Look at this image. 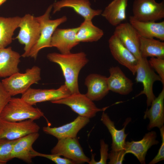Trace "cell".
<instances>
[{"mask_svg":"<svg viewBox=\"0 0 164 164\" xmlns=\"http://www.w3.org/2000/svg\"><path fill=\"white\" fill-rule=\"evenodd\" d=\"M47 58L60 67L65 79L64 84L71 94L79 93L78 75L88 62L86 54L83 52L66 54L54 52L48 54Z\"/></svg>","mask_w":164,"mask_h":164,"instance_id":"obj_1","label":"cell"},{"mask_svg":"<svg viewBox=\"0 0 164 164\" xmlns=\"http://www.w3.org/2000/svg\"><path fill=\"white\" fill-rule=\"evenodd\" d=\"M44 116L43 113L21 98L12 97L3 108L0 118L7 121H19L27 119L34 120Z\"/></svg>","mask_w":164,"mask_h":164,"instance_id":"obj_2","label":"cell"},{"mask_svg":"<svg viewBox=\"0 0 164 164\" xmlns=\"http://www.w3.org/2000/svg\"><path fill=\"white\" fill-rule=\"evenodd\" d=\"M53 8L52 5L47 9L42 15L36 17L40 26V34L37 42L31 50L28 57L36 60L39 51L42 49L52 47L51 41L53 33L60 25L66 22V16L54 20L50 19V13Z\"/></svg>","mask_w":164,"mask_h":164,"instance_id":"obj_3","label":"cell"},{"mask_svg":"<svg viewBox=\"0 0 164 164\" xmlns=\"http://www.w3.org/2000/svg\"><path fill=\"white\" fill-rule=\"evenodd\" d=\"M40 68L34 66L26 69L25 73H16L2 80L1 82L6 91L12 96L26 91L30 86L41 80Z\"/></svg>","mask_w":164,"mask_h":164,"instance_id":"obj_4","label":"cell"},{"mask_svg":"<svg viewBox=\"0 0 164 164\" xmlns=\"http://www.w3.org/2000/svg\"><path fill=\"white\" fill-rule=\"evenodd\" d=\"M19 27L20 30L15 39L24 45V52L21 56L24 58L28 57L31 50L39 38L40 24L36 17L27 14L21 17Z\"/></svg>","mask_w":164,"mask_h":164,"instance_id":"obj_5","label":"cell"},{"mask_svg":"<svg viewBox=\"0 0 164 164\" xmlns=\"http://www.w3.org/2000/svg\"><path fill=\"white\" fill-rule=\"evenodd\" d=\"M93 101L85 94L79 92L71 94L66 97L51 102L67 105L79 115L90 119L94 117L98 112L104 111L108 108H98Z\"/></svg>","mask_w":164,"mask_h":164,"instance_id":"obj_6","label":"cell"},{"mask_svg":"<svg viewBox=\"0 0 164 164\" xmlns=\"http://www.w3.org/2000/svg\"><path fill=\"white\" fill-rule=\"evenodd\" d=\"M135 80L137 82L141 83L143 89L135 97L142 94H145L147 97V107L150 106L152 101L155 98L153 93V87L156 81L162 80L150 65L147 58L142 57L138 60L136 71Z\"/></svg>","mask_w":164,"mask_h":164,"instance_id":"obj_7","label":"cell"},{"mask_svg":"<svg viewBox=\"0 0 164 164\" xmlns=\"http://www.w3.org/2000/svg\"><path fill=\"white\" fill-rule=\"evenodd\" d=\"M39 125L32 119L11 121L0 118V139L14 140L29 134L38 132Z\"/></svg>","mask_w":164,"mask_h":164,"instance_id":"obj_8","label":"cell"},{"mask_svg":"<svg viewBox=\"0 0 164 164\" xmlns=\"http://www.w3.org/2000/svg\"><path fill=\"white\" fill-rule=\"evenodd\" d=\"M51 151V154L63 156L74 164L88 163L91 159L84 154L77 137H68L58 139Z\"/></svg>","mask_w":164,"mask_h":164,"instance_id":"obj_9","label":"cell"},{"mask_svg":"<svg viewBox=\"0 0 164 164\" xmlns=\"http://www.w3.org/2000/svg\"><path fill=\"white\" fill-rule=\"evenodd\" d=\"M133 18L141 21L155 22L164 18V2L155 0H134L132 6Z\"/></svg>","mask_w":164,"mask_h":164,"instance_id":"obj_10","label":"cell"},{"mask_svg":"<svg viewBox=\"0 0 164 164\" xmlns=\"http://www.w3.org/2000/svg\"><path fill=\"white\" fill-rule=\"evenodd\" d=\"M71 93L65 84L57 89H40L29 88L22 94L21 98L33 105L38 103L59 100L66 97Z\"/></svg>","mask_w":164,"mask_h":164,"instance_id":"obj_11","label":"cell"},{"mask_svg":"<svg viewBox=\"0 0 164 164\" xmlns=\"http://www.w3.org/2000/svg\"><path fill=\"white\" fill-rule=\"evenodd\" d=\"M113 35L138 60L141 59L139 49L140 36L129 23H121L116 26Z\"/></svg>","mask_w":164,"mask_h":164,"instance_id":"obj_12","label":"cell"},{"mask_svg":"<svg viewBox=\"0 0 164 164\" xmlns=\"http://www.w3.org/2000/svg\"><path fill=\"white\" fill-rule=\"evenodd\" d=\"M109 48L113 58L118 63L135 74L138 60L114 35L108 40Z\"/></svg>","mask_w":164,"mask_h":164,"instance_id":"obj_13","label":"cell"},{"mask_svg":"<svg viewBox=\"0 0 164 164\" xmlns=\"http://www.w3.org/2000/svg\"><path fill=\"white\" fill-rule=\"evenodd\" d=\"M78 29L79 27L67 29L57 28L52 36V47L56 48L62 54L70 53L72 49L80 43L76 37Z\"/></svg>","mask_w":164,"mask_h":164,"instance_id":"obj_14","label":"cell"},{"mask_svg":"<svg viewBox=\"0 0 164 164\" xmlns=\"http://www.w3.org/2000/svg\"><path fill=\"white\" fill-rule=\"evenodd\" d=\"M90 119L79 115L70 123L58 127L44 126L43 128V130L46 134L52 135L57 139L77 137L78 132L89 123Z\"/></svg>","mask_w":164,"mask_h":164,"instance_id":"obj_15","label":"cell"},{"mask_svg":"<svg viewBox=\"0 0 164 164\" xmlns=\"http://www.w3.org/2000/svg\"><path fill=\"white\" fill-rule=\"evenodd\" d=\"M156 137V132L152 131L145 134L140 140L126 142L124 147L126 153L133 154L141 164H145L147 151L152 145L159 143Z\"/></svg>","mask_w":164,"mask_h":164,"instance_id":"obj_16","label":"cell"},{"mask_svg":"<svg viewBox=\"0 0 164 164\" xmlns=\"http://www.w3.org/2000/svg\"><path fill=\"white\" fill-rule=\"evenodd\" d=\"M52 6L54 14L63 8H70L82 16L84 20H92L94 17L101 15L102 12L101 9H92L89 0H61L55 2Z\"/></svg>","mask_w":164,"mask_h":164,"instance_id":"obj_17","label":"cell"},{"mask_svg":"<svg viewBox=\"0 0 164 164\" xmlns=\"http://www.w3.org/2000/svg\"><path fill=\"white\" fill-rule=\"evenodd\" d=\"M110 76L107 77L109 91L120 94H128L133 90V83L118 66L112 67L109 70Z\"/></svg>","mask_w":164,"mask_h":164,"instance_id":"obj_18","label":"cell"},{"mask_svg":"<svg viewBox=\"0 0 164 164\" xmlns=\"http://www.w3.org/2000/svg\"><path fill=\"white\" fill-rule=\"evenodd\" d=\"M84 84L87 91L85 95L93 101L102 99L108 93L107 77L96 73H91L86 78Z\"/></svg>","mask_w":164,"mask_h":164,"instance_id":"obj_19","label":"cell"},{"mask_svg":"<svg viewBox=\"0 0 164 164\" xmlns=\"http://www.w3.org/2000/svg\"><path fill=\"white\" fill-rule=\"evenodd\" d=\"M129 22L140 36L147 38H156L160 41L164 40V21L158 22L141 21L131 15L129 16Z\"/></svg>","mask_w":164,"mask_h":164,"instance_id":"obj_20","label":"cell"},{"mask_svg":"<svg viewBox=\"0 0 164 164\" xmlns=\"http://www.w3.org/2000/svg\"><path fill=\"white\" fill-rule=\"evenodd\" d=\"M21 56L11 47L0 49V77L6 78L19 72Z\"/></svg>","mask_w":164,"mask_h":164,"instance_id":"obj_21","label":"cell"},{"mask_svg":"<svg viewBox=\"0 0 164 164\" xmlns=\"http://www.w3.org/2000/svg\"><path fill=\"white\" fill-rule=\"evenodd\" d=\"M39 136L38 132L31 133L18 139L14 145L11 152L12 159L16 158L27 163L32 162L33 157L31 153L34 143Z\"/></svg>","mask_w":164,"mask_h":164,"instance_id":"obj_22","label":"cell"},{"mask_svg":"<svg viewBox=\"0 0 164 164\" xmlns=\"http://www.w3.org/2000/svg\"><path fill=\"white\" fill-rule=\"evenodd\" d=\"M151 107L145 112L143 118H148L149 123L147 129L150 130L154 127L159 129L164 123V87L157 97L152 101Z\"/></svg>","mask_w":164,"mask_h":164,"instance_id":"obj_23","label":"cell"},{"mask_svg":"<svg viewBox=\"0 0 164 164\" xmlns=\"http://www.w3.org/2000/svg\"><path fill=\"white\" fill-rule=\"evenodd\" d=\"M128 0H112L101 15L112 26H116L126 18Z\"/></svg>","mask_w":164,"mask_h":164,"instance_id":"obj_24","label":"cell"},{"mask_svg":"<svg viewBox=\"0 0 164 164\" xmlns=\"http://www.w3.org/2000/svg\"><path fill=\"white\" fill-rule=\"evenodd\" d=\"M104 111L103 112L101 120L107 128L111 135L112 138L111 151H117L124 149L126 138L128 135L125 133V128L130 121L131 119H127L123 128L121 129L118 130L116 128L114 122Z\"/></svg>","mask_w":164,"mask_h":164,"instance_id":"obj_25","label":"cell"},{"mask_svg":"<svg viewBox=\"0 0 164 164\" xmlns=\"http://www.w3.org/2000/svg\"><path fill=\"white\" fill-rule=\"evenodd\" d=\"M21 17L18 16L4 17L0 16V49L5 48L12 42V36L18 27Z\"/></svg>","mask_w":164,"mask_h":164,"instance_id":"obj_26","label":"cell"},{"mask_svg":"<svg viewBox=\"0 0 164 164\" xmlns=\"http://www.w3.org/2000/svg\"><path fill=\"white\" fill-rule=\"evenodd\" d=\"M139 49L142 57L164 59V43L160 40L140 36Z\"/></svg>","mask_w":164,"mask_h":164,"instance_id":"obj_27","label":"cell"},{"mask_svg":"<svg viewBox=\"0 0 164 164\" xmlns=\"http://www.w3.org/2000/svg\"><path fill=\"white\" fill-rule=\"evenodd\" d=\"M91 20H84L79 26L76 37L79 43L96 42L103 36L102 30L94 25Z\"/></svg>","mask_w":164,"mask_h":164,"instance_id":"obj_28","label":"cell"},{"mask_svg":"<svg viewBox=\"0 0 164 164\" xmlns=\"http://www.w3.org/2000/svg\"><path fill=\"white\" fill-rule=\"evenodd\" d=\"M18 139L14 140L0 139V164H5L12 159V148Z\"/></svg>","mask_w":164,"mask_h":164,"instance_id":"obj_29","label":"cell"},{"mask_svg":"<svg viewBox=\"0 0 164 164\" xmlns=\"http://www.w3.org/2000/svg\"><path fill=\"white\" fill-rule=\"evenodd\" d=\"M33 157L39 156L46 158L53 161L56 164H74L71 160L65 158H63L60 156L54 154H47L39 152L33 149L31 153Z\"/></svg>","mask_w":164,"mask_h":164,"instance_id":"obj_30","label":"cell"},{"mask_svg":"<svg viewBox=\"0 0 164 164\" xmlns=\"http://www.w3.org/2000/svg\"><path fill=\"white\" fill-rule=\"evenodd\" d=\"M151 67L158 73L162 80V83L164 85V59L155 57H151L148 60Z\"/></svg>","mask_w":164,"mask_h":164,"instance_id":"obj_31","label":"cell"},{"mask_svg":"<svg viewBox=\"0 0 164 164\" xmlns=\"http://www.w3.org/2000/svg\"><path fill=\"white\" fill-rule=\"evenodd\" d=\"M100 144V159L99 161H96L94 160V156L92 155L91 159L89 162V164H105L107 163V160L108 159V145L105 143L103 139L101 140Z\"/></svg>","mask_w":164,"mask_h":164,"instance_id":"obj_32","label":"cell"},{"mask_svg":"<svg viewBox=\"0 0 164 164\" xmlns=\"http://www.w3.org/2000/svg\"><path fill=\"white\" fill-rule=\"evenodd\" d=\"M126 154L125 149L117 151H111L108 154V159H109V164H122L124 157Z\"/></svg>","mask_w":164,"mask_h":164,"instance_id":"obj_33","label":"cell"},{"mask_svg":"<svg viewBox=\"0 0 164 164\" xmlns=\"http://www.w3.org/2000/svg\"><path fill=\"white\" fill-rule=\"evenodd\" d=\"M162 139L161 145L157 155L149 163L155 164L164 159V125L159 128Z\"/></svg>","mask_w":164,"mask_h":164,"instance_id":"obj_34","label":"cell"},{"mask_svg":"<svg viewBox=\"0 0 164 164\" xmlns=\"http://www.w3.org/2000/svg\"><path fill=\"white\" fill-rule=\"evenodd\" d=\"M12 97L5 89L1 82H0V116L3 108Z\"/></svg>","mask_w":164,"mask_h":164,"instance_id":"obj_35","label":"cell"},{"mask_svg":"<svg viewBox=\"0 0 164 164\" xmlns=\"http://www.w3.org/2000/svg\"><path fill=\"white\" fill-rule=\"evenodd\" d=\"M6 0H0V6L5 2Z\"/></svg>","mask_w":164,"mask_h":164,"instance_id":"obj_36","label":"cell"}]
</instances>
